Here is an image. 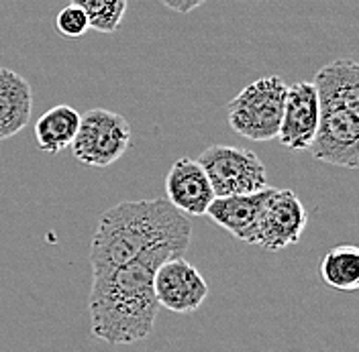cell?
Instances as JSON below:
<instances>
[{
  "instance_id": "8fae6325",
  "label": "cell",
  "mask_w": 359,
  "mask_h": 352,
  "mask_svg": "<svg viewBox=\"0 0 359 352\" xmlns=\"http://www.w3.org/2000/svg\"><path fill=\"white\" fill-rule=\"evenodd\" d=\"M268 194L269 188H264L255 194L215 198L204 216H208L217 226L224 228L235 239L253 244L255 226H257Z\"/></svg>"
},
{
  "instance_id": "9c48e42d",
  "label": "cell",
  "mask_w": 359,
  "mask_h": 352,
  "mask_svg": "<svg viewBox=\"0 0 359 352\" xmlns=\"http://www.w3.org/2000/svg\"><path fill=\"white\" fill-rule=\"evenodd\" d=\"M318 96L313 82L292 84L286 90L282 122L276 139L292 151L309 149L318 127Z\"/></svg>"
},
{
  "instance_id": "ba28073f",
  "label": "cell",
  "mask_w": 359,
  "mask_h": 352,
  "mask_svg": "<svg viewBox=\"0 0 359 352\" xmlns=\"http://www.w3.org/2000/svg\"><path fill=\"white\" fill-rule=\"evenodd\" d=\"M154 291L159 308L174 314H192L208 297V283L186 257H172L157 267Z\"/></svg>"
},
{
  "instance_id": "7c38bea8",
  "label": "cell",
  "mask_w": 359,
  "mask_h": 352,
  "mask_svg": "<svg viewBox=\"0 0 359 352\" xmlns=\"http://www.w3.org/2000/svg\"><path fill=\"white\" fill-rule=\"evenodd\" d=\"M33 114V90L21 73L0 67V141L21 132Z\"/></svg>"
},
{
  "instance_id": "e0dca14e",
  "label": "cell",
  "mask_w": 359,
  "mask_h": 352,
  "mask_svg": "<svg viewBox=\"0 0 359 352\" xmlns=\"http://www.w3.org/2000/svg\"><path fill=\"white\" fill-rule=\"evenodd\" d=\"M163 6H168L170 10L174 13H180V15H188L192 10H196L198 6H202L204 2L208 0H159Z\"/></svg>"
},
{
  "instance_id": "2e32d148",
  "label": "cell",
  "mask_w": 359,
  "mask_h": 352,
  "mask_svg": "<svg viewBox=\"0 0 359 352\" xmlns=\"http://www.w3.org/2000/svg\"><path fill=\"white\" fill-rule=\"evenodd\" d=\"M55 29L62 37H67V39H78L82 37L86 31H88V19L84 15V10L76 4H67L64 6L57 17H55Z\"/></svg>"
},
{
  "instance_id": "9a60e30c",
  "label": "cell",
  "mask_w": 359,
  "mask_h": 352,
  "mask_svg": "<svg viewBox=\"0 0 359 352\" xmlns=\"http://www.w3.org/2000/svg\"><path fill=\"white\" fill-rule=\"evenodd\" d=\"M88 19V27L98 33H116L125 19L129 0H72Z\"/></svg>"
},
{
  "instance_id": "3957f363",
  "label": "cell",
  "mask_w": 359,
  "mask_h": 352,
  "mask_svg": "<svg viewBox=\"0 0 359 352\" xmlns=\"http://www.w3.org/2000/svg\"><path fill=\"white\" fill-rule=\"evenodd\" d=\"M286 82L280 76H264L241 90L229 104V127L247 141H273L280 131Z\"/></svg>"
},
{
  "instance_id": "52a82bcc",
  "label": "cell",
  "mask_w": 359,
  "mask_h": 352,
  "mask_svg": "<svg viewBox=\"0 0 359 352\" xmlns=\"http://www.w3.org/2000/svg\"><path fill=\"white\" fill-rule=\"evenodd\" d=\"M306 224V208L292 190L269 188L268 198L264 202L259 220L255 226L253 244H259L266 251L288 248L300 242Z\"/></svg>"
},
{
  "instance_id": "5b68a950",
  "label": "cell",
  "mask_w": 359,
  "mask_h": 352,
  "mask_svg": "<svg viewBox=\"0 0 359 352\" xmlns=\"http://www.w3.org/2000/svg\"><path fill=\"white\" fill-rule=\"evenodd\" d=\"M131 147L129 120L109 108H90L80 114V127L69 149L74 157L90 167H109Z\"/></svg>"
},
{
  "instance_id": "5bb4252c",
  "label": "cell",
  "mask_w": 359,
  "mask_h": 352,
  "mask_svg": "<svg viewBox=\"0 0 359 352\" xmlns=\"http://www.w3.org/2000/svg\"><path fill=\"white\" fill-rule=\"evenodd\" d=\"M320 279L337 291H355L359 287L358 246L339 244L327 251L320 261Z\"/></svg>"
},
{
  "instance_id": "30bf717a",
  "label": "cell",
  "mask_w": 359,
  "mask_h": 352,
  "mask_svg": "<svg viewBox=\"0 0 359 352\" xmlns=\"http://www.w3.org/2000/svg\"><path fill=\"white\" fill-rule=\"evenodd\" d=\"M168 202L184 216H204L217 198L202 165L192 157H180L165 176Z\"/></svg>"
},
{
  "instance_id": "6da1fadb",
  "label": "cell",
  "mask_w": 359,
  "mask_h": 352,
  "mask_svg": "<svg viewBox=\"0 0 359 352\" xmlns=\"http://www.w3.org/2000/svg\"><path fill=\"white\" fill-rule=\"evenodd\" d=\"M178 255L182 253L176 248L159 246L129 263L92 273L88 297L92 336L112 346L145 340L154 332L159 311L154 291L157 267Z\"/></svg>"
},
{
  "instance_id": "8992f818",
  "label": "cell",
  "mask_w": 359,
  "mask_h": 352,
  "mask_svg": "<svg viewBox=\"0 0 359 352\" xmlns=\"http://www.w3.org/2000/svg\"><path fill=\"white\" fill-rule=\"evenodd\" d=\"M318 127L309 151L316 161L355 171L359 167V108L318 104Z\"/></svg>"
},
{
  "instance_id": "277c9868",
  "label": "cell",
  "mask_w": 359,
  "mask_h": 352,
  "mask_svg": "<svg viewBox=\"0 0 359 352\" xmlns=\"http://www.w3.org/2000/svg\"><path fill=\"white\" fill-rule=\"evenodd\" d=\"M217 198L245 196L268 188V169L259 155L243 147L212 145L198 159Z\"/></svg>"
},
{
  "instance_id": "4fadbf2b",
  "label": "cell",
  "mask_w": 359,
  "mask_h": 352,
  "mask_svg": "<svg viewBox=\"0 0 359 352\" xmlns=\"http://www.w3.org/2000/svg\"><path fill=\"white\" fill-rule=\"evenodd\" d=\"M78 127H80V112L69 104H57L43 112L35 122L37 147L43 153H62L76 139Z\"/></svg>"
},
{
  "instance_id": "7a4b0ae2",
  "label": "cell",
  "mask_w": 359,
  "mask_h": 352,
  "mask_svg": "<svg viewBox=\"0 0 359 352\" xmlns=\"http://www.w3.org/2000/svg\"><path fill=\"white\" fill-rule=\"evenodd\" d=\"M192 224L165 198L121 202L100 214L90 242L92 273L114 269L137 257L170 246L186 255Z\"/></svg>"
}]
</instances>
